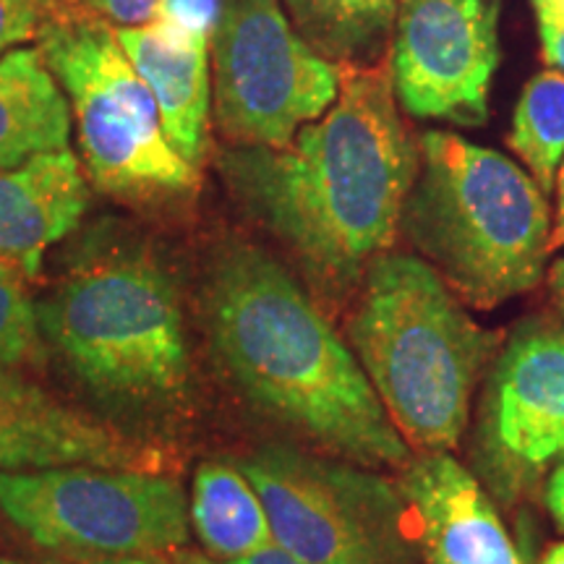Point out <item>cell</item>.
<instances>
[{
  "instance_id": "1",
  "label": "cell",
  "mask_w": 564,
  "mask_h": 564,
  "mask_svg": "<svg viewBox=\"0 0 564 564\" xmlns=\"http://www.w3.org/2000/svg\"><path fill=\"white\" fill-rule=\"evenodd\" d=\"M419 162V141L398 112L390 61L343 63L337 100L319 123L282 150L230 147L220 173L312 280L348 293L400 230Z\"/></svg>"
},
{
  "instance_id": "2",
  "label": "cell",
  "mask_w": 564,
  "mask_h": 564,
  "mask_svg": "<svg viewBox=\"0 0 564 564\" xmlns=\"http://www.w3.org/2000/svg\"><path fill=\"white\" fill-rule=\"evenodd\" d=\"M204 314L232 382L272 419L361 465L411 457L358 358L270 253L246 243L217 253Z\"/></svg>"
},
{
  "instance_id": "3",
  "label": "cell",
  "mask_w": 564,
  "mask_h": 564,
  "mask_svg": "<svg viewBox=\"0 0 564 564\" xmlns=\"http://www.w3.org/2000/svg\"><path fill=\"white\" fill-rule=\"evenodd\" d=\"M350 345L408 447L447 453L497 337L470 319L423 259L379 253L364 274Z\"/></svg>"
},
{
  "instance_id": "4",
  "label": "cell",
  "mask_w": 564,
  "mask_h": 564,
  "mask_svg": "<svg viewBox=\"0 0 564 564\" xmlns=\"http://www.w3.org/2000/svg\"><path fill=\"white\" fill-rule=\"evenodd\" d=\"M400 230L432 270L478 308L523 295L549 253L546 194L505 154L426 131Z\"/></svg>"
},
{
  "instance_id": "5",
  "label": "cell",
  "mask_w": 564,
  "mask_h": 564,
  "mask_svg": "<svg viewBox=\"0 0 564 564\" xmlns=\"http://www.w3.org/2000/svg\"><path fill=\"white\" fill-rule=\"evenodd\" d=\"M42 337L76 379L123 411H167L186 394L188 345L173 280L147 257L79 270L37 303Z\"/></svg>"
},
{
  "instance_id": "6",
  "label": "cell",
  "mask_w": 564,
  "mask_h": 564,
  "mask_svg": "<svg viewBox=\"0 0 564 564\" xmlns=\"http://www.w3.org/2000/svg\"><path fill=\"white\" fill-rule=\"evenodd\" d=\"M42 61L66 91L91 186L129 204L186 199L199 171L173 150L152 91L131 66L116 26L82 3L42 17Z\"/></svg>"
},
{
  "instance_id": "7",
  "label": "cell",
  "mask_w": 564,
  "mask_h": 564,
  "mask_svg": "<svg viewBox=\"0 0 564 564\" xmlns=\"http://www.w3.org/2000/svg\"><path fill=\"white\" fill-rule=\"evenodd\" d=\"M0 512L40 549L84 562L171 552L192 525L175 478L91 465L0 474Z\"/></svg>"
},
{
  "instance_id": "8",
  "label": "cell",
  "mask_w": 564,
  "mask_h": 564,
  "mask_svg": "<svg viewBox=\"0 0 564 564\" xmlns=\"http://www.w3.org/2000/svg\"><path fill=\"white\" fill-rule=\"evenodd\" d=\"M262 499L274 546L299 564H408L403 494L384 478L293 447L238 463Z\"/></svg>"
},
{
  "instance_id": "9",
  "label": "cell",
  "mask_w": 564,
  "mask_h": 564,
  "mask_svg": "<svg viewBox=\"0 0 564 564\" xmlns=\"http://www.w3.org/2000/svg\"><path fill=\"white\" fill-rule=\"evenodd\" d=\"M209 45L217 126L236 147L282 150L337 100L340 66L288 24L280 0H228Z\"/></svg>"
},
{
  "instance_id": "10",
  "label": "cell",
  "mask_w": 564,
  "mask_h": 564,
  "mask_svg": "<svg viewBox=\"0 0 564 564\" xmlns=\"http://www.w3.org/2000/svg\"><path fill=\"white\" fill-rule=\"evenodd\" d=\"M499 63V0H398L392 87L415 118L481 126Z\"/></svg>"
},
{
  "instance_id": "11",
  "label": "cell",
  "mask_w": 564,
  "mask_h": 564,
  "mask_svg": "<svg viewBox=\"0 0 564 564\" xmlns=\"http://www.w3.org/2000/svg\"><path fill=\"white\" fill-rule=\"evenodd\" d=\"M499 491H518L564 457V324L520 327L494 364L478 429Z\"/></svg>"
},
{
  "instance_id": "12",
  "label": "cell",
  "mask_w": 564,
  "mask_h": 564,
  "mask_svg": "<svg viewBox=\"0 0 564 564\" xmlns=\"http://www.w3.org/2000/svg\"><path fill=\"white\" fill-rule=\"evenodd\" d=\"M91 465L158 470L160 453L89 419L13 371H0V474Z\"/></svg>"
},
{
  "instance_id": "13",
  "label": "cell",
  "mask_w": 564,
  "mask_h": 564,
  "mask_svg": "<svg viewBox=\"0 0 564 564\" xmlns=\"http://www.w3.org/2000/svg\"><path fill=\"white\" fill-rule=\"evenodd\" d=\"M426 564H525L481 484L447 453H423L400 481Z\"/></svg>"
},
{
  "instance_id": "14",
  "label": "cell",
  "mask_w": 564,
  "mask_h": 564,
  "mask_svg": "<svg viewBox=\"0 0 564 564\" xmlns=\"http://www.w3.org/2000/svg\"><path fill=\"white\" fill-rule=\"evenodd\" d=\"M116 37L152 91L171 147L199 171L209 147V37L165 19L116 26Z\"/></svg>"
},
{
  "instance_id": "15",
  "label": "cell",
  "mask_w": 564,
  "mask_h": 564,
  "mask_svg": "<svg viewBox=\"0 0 564 564\" xmlns=\"http://www.w3.org/2000/svg\"><path fill=\"white\" fill-rule=\"evenodd\" d=\"M87 207V178L70 150L0 171V259L37 278L45 251L79 225Z\"/></svg>"
},
{
  "instance_id": "16",
  "label": "cell",
  "mask_w": 564,
  "mask_h": 564,
  "mask_svg": "<svg viewBox=\"0 0 564 564\" xmlns=\"http://www.w3.org/2000/svg\"><path fill=\"white\" fill-rule=\"evenodd\" d=\"M70 105L37 47L0 55V171L68 150Z\"/></svg>"
},
{
  "instance_id": "17",
  "label": "cell",
  "mask_w": 564,
  "mask_h": 564,
  "mask_svg": "<svg viewBox=\"0 0 564 564\" xmlns=\"http://www.w3.org/2000/svg\"><path fill=\"white\" fill-rule=\"evenodd\" d=\"M188 520L217 562H236L272 546L270 518L241 468L202 463L194 476Z\"/></svg>"
},
{
  "instance_id": "18",
  "label": "cell",
  "mask_w": 564,
  "mask_h": 564,
  "mask_svg": "<svg viewBox=\"0 0 564 564\" xmlns=\"http://www.w3.org/2000/svg\"><path fill=\"white\" fill-rule=\"evenodd\" d=\"M295 30L327 61L369 58L387 40L398 0H285Z\"/></svg>"
},
{
  "instance_id": "19",
  "label": "cell",
  "mask_w": 564,
  "mask_h": 564,
  "mask_svg": "<svg viewBox=\"0 0 564 564\" xmlns=\"http://www.w3.org/2000/svg\"><path fill=\"white\" fill-rule=\"evenodd\" d=\"M510 147L525 162L541 192L554 188L564 158V74H535L520 95L512 118Z\"/></svg>"
},
{
  "instance_id": "20",
  "label": "cell",
  "mask_w": 564,
  "mask_h": 564,
  "mask_svg": "<svg viewBox=\"0 0 564 564\" xmlns=\"http://www.w3.org/2000/svg\"><path fill=\"white\" fill-rule=\"evenodd\" d=\"M40 350L37 306L21 285V274H0V371H17L37 364Z\"/></svg>"
},
{
  "instance_id": "21",
  "label": "cell",
  "mask_w": 564,
  "mask_h": 564,
  "mask_svg": "<svg viewBox=\"0 0 564 564\" xmlns=\"http://www.w3.org/2000/svg\"><path fill=\"white\" fill-rule=\"evenodd\" d=\"M42 17L37 0H0V55L37 37Z\"/></svg>"
},
{
  "instance_id": "22",
  "label": "cell",
  "mask_w": 564,
  "mask_h": 564,
  "mask_svg": "<svg viewBox=\"0 0 564 564\" xmlns=\"http://www.w3.org/2000/svg\"><path fill=\"white\" fill-rule=\"evenodd\" d=\"M220 0H162L154 19L173 21L183 30L212 40L217 21H220Z\"/></svg>"
},
{
  "instance_id": "23",
  "label": "cell",
  "mask_w": 564,
  "mask_h": 564,
  "mask_svg": "<svg viewBox=\"0 0 564 564\" xmlns=\"http://www.w3.org/2000/svg\"><path fill=\"white\" fill-rule=\"evenodd\" d=\"M162 0H82L87 11L116 26L150 24Z\"/></svg>"
},
{
  "instance_id": "24",
  "label": "cell",
  "mask_w": 564,
  "mask_h": 564,
  "mask_svg": "<svg viewBox=\"0 0 564 564\" xmlns=\"http://www.w3.org/2000/svg\"><path fill=\"white\" fill-rule=\"evenodd\" d=\"M186 564H299V562H295L291 554H285L282 549L272 544L262 549V552L243 556V560H236V562H212V560H202V556H188Z\"/></svg>"
},
{
  "instance_id": "25",
  "label": "cell",
  "mask_w": 564,
  "mask_h": 564,
  "mask_svg": "<svg viewBox=\"0 0 564 564\" xmlns=\"http://www.w3.org/2000/svg\"><path fill=\"white\" fill-rule=\"evenodd\" d=\"M535 19H539V32L564 30V0H531Z\"/></svg>"
},
{
  "instance_id": "26",
  "label": "cell",
  "mask_w": 564,
  "mask_h": 564,
  "mask_svg": "<svg viewBox=\"0 0 564 564\" xmlns=\"http://www.w3.org/2000/svg\"><path fill=\"white\" fill-rule=\"evenodd\" d=\"M546 505H549V512L554 514L556 523H560V528H564V457L554 468V474L549 476Z\"/></svg>"
},
{
  "instance_id": "27",
  "label": "cell",
  "mask_w": 564,
  "mask_h": 564,
  "mask_svg": "<svg viewBox=\"0 0 564 564\" xmlns=\"http://www.w3.org/2000/svg\"><path fill=\"white\" fill-rule=\"evenodd\" d=\"M554 186H556V220L552 225V236H549V251H556L564 246V160L560 162Z\"/></svg>"
},
{
  "instance_id": "28",
  "label": "cell",
  "mask_w": 564,
  "mask_h": 564,
  "mask_svg": "<svg viewBox=\"0 0 564 564\" xmlns=\"http://www.w3.org/2000/svg\"><path fill=\"white\" fill-rule=\"evenodd\" d=\"M541 47H544L546 61L554 68L564 70V30H546L541 32Z\"/></svg>"
},
{
  "instance_id": "29",
  "label": "cell",
  "mask_w": 564,
  "mask_h": 564,
  "mask_svg": "<svg viewBox=\"0 0 564 564\" xmlns=\"http://www.w3.org/2000/svg\"><path fill=\"white\" fill-rule=\"evenodd\" d=\"M549 291H552L556 312L564 316V257L552 267V272H549Z\"/></svg>"
},
{
  "instance_id": "30",
  "label": "cell",
  "mask_w": 564,
  "mask_h": 564,
  "mask_svg": "<svg viewBox=\"0 0 564 564\" xmlns=\"http://www.w3.org/2000/svg\"><path fill=\"white\" fill-rule=\"evenodd\" d=\"M74 3H79V0H37V6L42 9V13H55V11H63V9H68V6H74Z\"/></svg>"
},
{
  "instance_id": "31",
  "label": "cell",
  "mask_w": 564,
  "mask_h": 564,
  "mask_svg": "<svg viewBox=\"0 0 564 564\" xmlns=\"http://www.w3.org/2000/svg\"><path fill=\"white\" fill-rule=\"evenodd\" d=\"M82 564H150L144 556H116V560H91Z\"/></svg>"
},
{
  "instance_id": "32",
  "label": "cell",
  "mask_w": 564,
  "mask_h": 564,
  "mask_svg": "<svg viewBox=\"0 0 564 564\" xmlns=\"http://www.w3.org/2000/svg\"><path fill=\"white\" fill-rule=\"evenodd\" d=\"M541 564H564V541L562 544H554L549 552L544 554V560H541Z\"/></svg>"
},
{
  "instance_id": "33",
  "label": "cell",
  "mask_w": 564,
  "mask_h": 564,
  "mask_svg": "<svg viewBox=\"0 0 564 564\" xmlns=\"http://www.w3.org/2000/svg\"><path fill=\"white\" fill-rule=\"evenodd\" d=\"M9 272H19V270H17V267H11L9 262H3V259H0V274H9Z\"/></svg>"
},
{
  "instance_id": "34",
  "label": "cell",
  "mask_w": 564,
  "mask_h": 564,
  "mask_svg": "<svg viewBox=\"0 0 564 564\" xmlns=\"http://www.w3.org/2000/svg\"><path fill=\"white\" fill-rule=\"evenodd\" d=\"M0 564H21V562H13V560H6V556H0Z\"/></svg>"
}]
</instances>
